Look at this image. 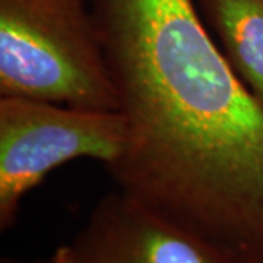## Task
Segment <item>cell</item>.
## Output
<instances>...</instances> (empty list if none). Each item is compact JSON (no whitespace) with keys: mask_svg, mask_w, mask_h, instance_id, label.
Instances as JSON below:
<instances>
[{"mask_svg":"<svg viewBox=\"0 0 263 263\" xmlns=\"http://www.w3.org/2000/svg\"><path fill=\"white\" fill-rule=\"evenodd\" d=\"M127 127L116 187L243 263H263V105L195 0H89Z\"/></svg>","mask_w":263,"mask_h":263,"instance_id":"1","label":"cell"},{"mask_svg":"<svg viewBox=\"0 0 263 263\" xmlns=\"http://www.w3.org/2000/svg\"><path fill=\"white\" fill-rule=\"evenodd\" d=\"M0 97L117 110L89 0H0Z\"/></svg>","mask_w":263,"mask_h":263,"instance_id":"2","label":"cell"},{"mask_svg":"<svg viewBox=\"0 0 263 263\" xmlns=\"http://www.w3.org/2000/svg\"><path fill=\"white\" fill-rule=\"evenodd\" d=\"M126 141V122L117 110L0 97V230L13 227L22 199L48 173L79 158L108 168Z\"/></svg>","mask_w":263,"mask_h":263,"instance_id":"3","label":"cell"},{"mask_svg":"<svg viewBox=\"0 0 263 263\" xmlns=\"http://www.w3.org/2000/svg\"><path fill=\"white\" fill-rule=\"evenodd\" d=\"M70 246L82 263H243L119 190L95 203Z\"/></svg>","mask_w":263,"mask_h":263,"instance_id":"4","label":"cell"},{"mask_svg":"<svg viewBox=\"0 0 263 263\" xmlns=\"http://www.w3.org/2000/svg\"><path fill=\"white\" fill-rule=\"evenodd\" d=\"M235 75L263 105V0H197Z\"/></svg>","mask_w":263,"mask_h":263,"instance_id":"5","label":"cell"},{"mask_svg":"<svg viewBox=\"0 0 263 263\" xmlns=\"http://www.w3.org/2000/svg\"><path fill=\"white\" fill-rule=\"evenodd\" d=\"M48 263H82L73 252L72 246L65 245L57 247Z\"/></svg>","mask_w":263,"mask_h":263,"instance_id":"6","label":"cell"},{"mask_svg":"<svg viewBox=\"0 0 263 263\" xmlns=\"http://www.w3.org/2000/svg\"><path fill=\"white\" fill-rule=\"evenodd\" d=\"M2 263H21V262L12 260V259H2ZM44 263H48V262H44Z\"/></svg>","mask_w":263,"mask_h":263,"instance_id":"7","label":"cell"}]
</instances>
